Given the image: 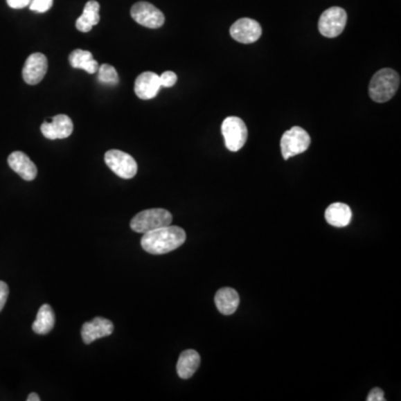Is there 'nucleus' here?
<instances>
[{
    "label": "nucleus",
    "mask_w": 401,
    "mask_h": 401,
    "mask_svg": "<svg viewBox=\"0 0 401 401\" xmlns=\"http://www.w3.org/2000/svg\"><path fill=\"white\" fill-rule=\"evenodd\" d=\"M347 12L340 7H331L322 12L319 19V32L327 38H335L344 32Z\"/></svg>",
    "instance_id": "nucleus-6"
},
{
    "label": "nucleus",
    "mask_w": 401,
    "mask_h": 401,
    "mask_svg": "<svg viewBox=\"0 0 401 401\" xmlns=\"http://www.w3.org/2000/svg\"><path fill=\"white\" fill-rule=\"evenodd\" d=\"M400 76L393 69H384L373 75L369 84V96L376 103H386L391 100L398 91Z\"/></svg>",
    "instance_id": "nucleus-2"
},
{
    "label": "nucleus",
    "mask_w": 401,
    "mask_h": 401,
    "mask_svg": "<svg viewBox=\"0 0 401 401\" xmlns=\"http://www.w3.org/2000/svg\"><path fill=\"white\" fill-rule=\"evenodd\" d=\"M159 82L162 87H173L177 82V76L174 71H164L162 75H159Z\"/></svg>",
    "instance_id": "nucleus-23"
},
{
    "label": "nucleus",
    "mask_w": 401,
    "mask_h": 401,
    "mask_svg": "<svg viewBox=\"0 0 401 401\" xmlns=\"http://www.w3.org/2000/svg\"><path fill=\"white\" fill-rule=\"evenodd\" d=\"M114 331V325L111 320L96 317L91 321L85 322L82 327V338L86 344L94 342L97 339L111 336Z\"/></svg>",
    "instance_id": "nucleus-12"
},
{
    "label": "nucleus",
    "mask_w": 401,
    "mask_h": 401,
    "mask_svg": "<svg viewBox=\"0 0 401 401\" xmlns=\"http://www.w3.org/2000/svg\"><path fill=\"white\" fill-rule=\"evenodd\" d=\"M27 401H40V397L37 393H33L27 397Z\"/></svg>",
    "instance_id": "nucleus-27"
},
{
    "label": "nucleus",
    "mask_w": 401,
    "mask_h": 401,
    "mask_svg": "<svg viewBox=\"0 0 401 401\" xmlns=\"http://www.w3.org/2000/svg\"><path fill=\"white\" fill-rule=\"evenodd\" d=\"M221 130L224 137L225 146L229 151H240L248 140V128L240 117H226L223 121Z\"/></svg>",
    "instance_id": "nucleus-5"
},
{
    "label": "nucleus",
    "mask_w": 401,
    "mask_h": 401,
    "mask_svg": "<svg viewBox=\"0 0 401 401\" xmlns=\"http://www.w3.org/2000/svg\"><path fill=\"white\" fill-rule=\"evenodd\" d=\"M55 326V313L49 305H43L38 310L37 317L33 323V330L37 335H47Z\"/></svg>",
    "instance_id": "nucleus-20"
},
{
    "label": "nucleus",
    "mask_w": 401,
    "mask_h": 401,
    "mask_svg": "<svg viewBox=\"0 0 401 401\" xmlns=\"http://www.w3.org/2000/svg\"><path fill=\"white\" fill-rule=\"evenodd\" d=\"M368 401H384V393L380 388H375V389L370 391L369 395H368Z\"/></svg>",
    "instance_id": "nucleus-25"
},
{
    "label": "nucleus",
    "mask_w": 401,
    "mask_h": 401,
    "mask_svg": "<svg viewBox=\"0 0 401 401\" xmlns=\"http://www.w3.org/2000/svg\"><path fill=\"white\" fill-rule=\"evenodd\" d=\"M8 164L15 173L25 181H33L37 177V168L32 159L23 152H14L8 157Z\"/></svg>",
    "instance_id": "nucleus-14"
},
{
    "label": "nucleus",
    "mask_w": 401,
    "mask_h": 401,
    "mask_svg": "<svg viewBox=\"0 0 401 401\" xmlns=\"http://www.w3.org/2000/svg\"><path fill=\"white\" fill-rule=\"evenodd\" d=\"M201 364L199 353L192 349L183 351L177 362V371L181 379H190L197 373Z\"/></svg>",
    "instance_id": "nucleus-17"
},
{
    "label": "nucleus",
    "mask_w": 401,
    "mask_h": 401,
    "mask_svg": "<svg viewBox=\"0 0 401 401\" xmlns=\"http://www.w3.org/2000/svg\"><path fill=\"white\" fill-rule=\"evenodd\" d=\"M325 217L327 222L332 226L344 228L350 224L353 211L349 208V205L344 203H333L326 210Z\"/></svg>",
    "instance_id": "nucleus-15"
},
{
    "label": "nucleus",
    "mask_w": 401,
    "mask_h": 401,
    "mask_svg": "<svg viewBox=\"0 0 401 401\" xmlns=\"http://www.w3.org/2000/svg\"><path fill=\"white\" fill-rule=\"evenodd\" d=\"M106 166L122 179H133L137 173V163L130 154L111 150L105 154Z\"/></svg>",
    "instance_id": "nucleus-7"
},
{
    "label": "nucleus",
    "mask_w": 401,
    "mask_h": 401,
    "mask_svg": "<svg viewBox=\"0 0 401 401\" xmlns=\"http://www.w3.org/2000/svg\"><path fill=\"white\" fill-rule=\"evenodd\" d=\"M215 305L217 310L224 314L231 316L235 312L240 305L239 293L236 292L232 287H222L217 291L215 294Z\"/></svg>",
    "instance_id": "nucleus-16"
},
{
    "label": "nucleus",
    "mask_w": 401,
    "mask_h": 401,
    "mask_svg": "<svg viewBox=\"0 0 401 401\" xmlns=\"http://www.w3.org/2000/svg\"><path fill=\"white\" fill-rule=\"evenodd\" d=\"M100 3L96 0L86 3L83 14L76 20V28L82 33L91 32V28L100 23Z\"/></svg>",
    "instance_id": "nucleus-18"
},
{
    "label": "nucleus",
    "mask_w": 401,
    "mask_h": 401,
    "mask_svg": "<svg viewBox=\"0 0 401 401\" xmlns=\"http://www.w3.org/2000/svg\"><path fill=\"white\" fill-rule=\"evenodd\" d=\"M161 87L159 75L153 71H144L135 80L134 91L139 98L148 100L157 97Z\"/></svg>",
    "instance_id": "nucleus-13"
},
{
    "label": "nucleus",
    "mask_w": 401,
    "mask_h": 401,
    "mask_svg": "<svg viewBox=\"0 0 401 401\" xmlns=\"http://www.w3.org/2000/svg\"><path fill=\"white\" fill-rule=\"evenodd\" d=\"M32 3V0H7V3L10 8L21 9L29 6V3Z\"/></svg>",
    "instance_id": "nucleus-26"
},
{
    "label": "nucleus",
    "mask_w": 401,
    "mask_h": 401,
    "mask_svg": "<svg viewBox=\"0 0 401 401\" xmlns=\"http://www.w3.org/2000/svg\"><path fill=\"white\" fill-rule=\"evenodd\" d=\"M173 217L166 208L142 211L132 219L131 229L137 233H148L157 229L172 224Z\"/></svg>",
    "instance_id": "nucleus-3"
},
{
    "label": "nucleus",
    "mask_w": 401,
    "mask_h": 401,
    "mask_svg": "<svg viewBox=\"0 0 401 401\" xmlns=\"http://www.w3.org/2000/svg\"><path fill=\"white\" fill-rule=\"evenodd\" d=\"M131 16L137 24L146 28L157 29L166 23V16L163 12L148 1H139L133 5Z\"/></svg>",
    "instance_id": "nucleus-8"
},
{
    "label": "nucleus",
    "mask_w": 401,
    "mask_h": 401,
    "mask_svg": "<svg viewBox=\"0 0 401 401\" xmlns=\"http://www.w3.org/2000/svg\"><path fill=\"white\" fill-rule=\"evenodd\" d=\"M48 69V60L42 53H35L26 60L23 69V78L28 85H37Z\"/></svg>",
    "instance_id": "nucleus-10"
},
{
    "label": "nucleus",
    "mask_w": 401,
    "mask_h": 401,
    "mask_svg": "<svg viewBox=\"0 0 401 401\" xmlns=\"http://www.w3.org/2000/svg\"><path fill=\"white\" fill-rule=\"evenodd\" d=\"M97 71H98V80L105 85H116L120 80L116 69L109 64H103Z\"/></svg>",
    "instance_id": "nucleus-21"
},
{
    "label": "nucleus",
    "mask_w": 401,
    "mask_h": 401,
    "mask_svg": "<svg viewBox=\"0 0 401 401\" xmlns=\"http://www.w3.org/2000/svg\"><path fill=\"white\" fill-rule=\"evenodd\" d=\"M9 287L7 283L3 281H0V312L3 310V307L6 305L7 299H8Z\"/></svg>",
    "instance_id": "nucleus-24"
},
{
    "label": "nucleus",
    "mask_w": 401,
    "mask_h": 401,
    "mask_svg": "<svg viewBox=\"0 0 401 401\" xmlns=\"http://www.w3.org/2000/svg\"><path fill=\"white\" fill-rule=\"evenodd\" d=\"M40 131L48 140H63L71 136L74 131V124L67 115H56L51 122H44Z\"/></svg>",
    "instance_id": "nucleus-11"
},
{
    "label": "nucleus",
    "mask_w": 401,
    "mask_h": 401,
    "mask_svg": "<svg viewBox=\"0 0 401 401\" xmlns=\"http://www.w3.org/2000/svg\"><path fill=\"white\" fill-rule=\"evenodd\" d=\"M69 63H71V67L83 69L89 74H95L100 69V65L93 57L91 51H84V49H75L73 53H71Z\"/></svg>",
    "instance_id": "nucleus-19"
},
{
    "label": "nucleus",
    "mask_w": 401,
    "mask_h": 401,
    "mask_svg": "<svg viewBox=\"0 0 401 401\" xmlns=\"http://www.w3.org/2000/svg\"><path fill=\"white\" fill-rule=\"evenodd\" d=\"M310 135L299 126H294L282 135L281 145L282 157L285 159L296 157L307 151L310 146Z\"/></svg>",
    "instance_id": "nucleus-4"
},
{
    "label": "nucleus",
    "mask_w": 401,
    "mask_h": 401,
    "mask_svg": "<svg viewBox=\"0 0 401 401\" xmlns=\"http://www.w3.org/2000/svg\"><path fill=\"white\" fill-rule=\"evenodd\" d=\"M230 35L239 43L252 44L261 37L262 28L256 20L241 18L231 26Z\"/></svg>",
    "instance_id": "nucleus-9"
},
{
    "label": "nucleus",
    "mask_w": 401,
    "mask_h": 401,
    "mask_svg": "<svg viewBox=\"0 0 401 401\" xmlns=\"http://www.w3.org/2000/svg\"><path fill=\"white\" fill-rule=\"evenodd\" d=\"M186 240V233L182 228L168 225L144 233L141 244L150 254H166L177 250Z\"/></svg>",
    "instance_id": "nucleus-1"
},
{
    "label": "nucleus",
    "mask_w": 401,
    "mask_h": 401,
    "mask_svg": "<svg viewBox=\"0 0 401 401\" xmlns=\"http://www.w3.org/2000/svg\"><path fill=\"white\" fill-rule=\"evenodd\" d=\"M54 0H32L29 8L35 12H46L53 6Z\"/></svg>",
    "instance_id": "nucleus-22"
}]
</instances>
